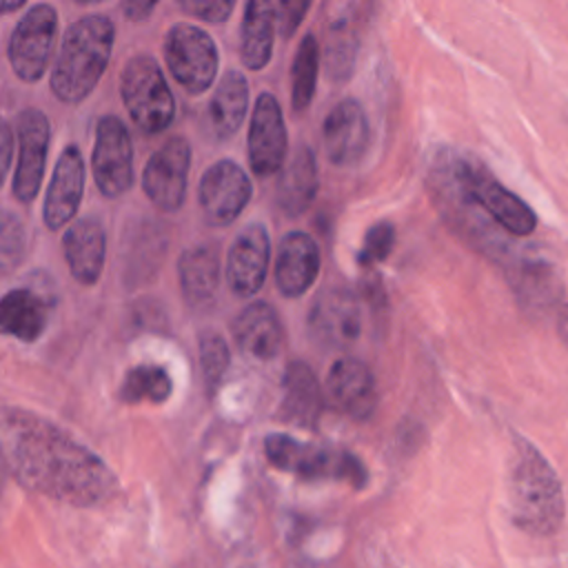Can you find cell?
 <instances>
[{"instance_id": "2", "label": "cell", "mask_w": 568, "mask_h": 568, "mask_svg": "<svg viewBox=\"0 0 568 568\" xmlns=\"http://www.w3.org/2000/svg\"><path fill=\"white\" fill-rule=\"evenodd\" d=\"M506 495L510 519L519 530L550 537L561 528L566 517L561 481L539 448L519 435L510 446Z\"/></svg>"}, {"instance_id": "15", "label": "cell", "mask_w": 568, "mask_h": 568, "mask_svg": "<svg viewBox=\"0 0 568 568\" xmlns=\"http://www.w3.org/2000/svg\"><path fill=\"white\" fill-rule=\"evenodd\" d=\"M326 399L344 417L366 422L379 402L375 375L357 357H337L326 375Z\"/></svg>"}, {"instance_id": "4", "label": "cell", "mask_w": 568, "mask_h": 568, "mask_svg": "<svg viewBox=\"0 0 568 568\" xmlns=\"http://www.w3.org/2000/svg\"><path fill=\"white\" fill-rule=\"evenodd\" d=\"M264 455L273 468L306 481H342L357 490L368 484L364 462L346 448L302 442L286 433H271L264 437Z\"/></svg>"}, {"instance_id": "25", "label": "cell", "mask_w": 568, "mask_h": 568, "mask_svg": "<svg viewBox=\"0 0 568 568\" xmlns=\"http://www.w3.org/2000/svg\"><path fill=\"white\" fill-rule=\"evenodd\" d=\"M180 291L189 306L206 308L215 302L220 288V253L213 244L186 248L178 260Z\"/></svg>"}, {"instance_id": "34", "label": "cell", "mask_w": 568, "mask_h": 568, "mask_svg": "<svg viewBox=\"0 0 568 568\" xmlns=\"http://www.w3.org/2000/svg\"><path fill=\"white\" fill-rule=\"evenodd\" d=\"M395 246V226L386 220L373 224L362 242V248L357 253L359 266H375L384 262Z\"/></svg>"}, {"instance_id": "40", "label": "cell", "mask_w": 568, "mask_h": 568, "mask_svg": "<svg viewBox=\"0 0 568 568\" xmlns=\"http://www.w3.org/2000/svg\"><path fill=\"white\" fill-rule=\"evenodd\" d=\"M7 475H9V466H7V457H4V448H2V442H0V493L4 488V481H7Z\"/></svg>"}, {"instance_id": "12", "label": "cell", "mask_w": 568, "mask_h": 568, "mask_svg": "<svg viewBox=\"0 0 568 568\" xmlns=\"http://www.w3.org/2000/svg\"><path fill=\"white\" fill-rule=\"evenodd\" d=\"M251 195V178L237 162L229 158L213 162L200 178L197 202L202 209V217L211 226L233 224L246 209Z\"/></svg>"}, {"instance_id": "29", "label": "cell", "mask_w": 568, "mask_h": 568, "mask_svg": "<svg viewBox=\"0 0 568 568\" xmlns=\"http://www.w3.org/2000/svg\"><path fill=\"white\" fill-rule=\"evenodd\" d=\"M342 11L344 13L333 16L324 47V67L328 78L335 82L351 78L359 49V31L355 16L348 13L351 7H344Z\"/></svg>"}, {"instance_id": "37", "label": "cell", "mask_w": 568, "mask_h": 568, "mask_svg": "<svg viewBox=\"0 0 568 568\" xmlns=\"http://www.w3.org/2000/svg\"><path fill=\"white\" fill-rule=\"evenodd\" d=\"M11 155H13V133L9 122L0 115V186L9 173Z\"/></svg>"}, {"instance_id": "22", "label": "cell", "mask_w": 568, "mask_h": 568, "mask_svg": "<svg viewBox=\"0 0 568 568\" xmlns=\"http://www.w3.org/2000/svg\"><path fill=\"white\" fill-rule=\"evenodd\" d=\"M62 253L75 282L93 286L106 260V233L95 217L75 220L62 235Z\"/></svg>"}, {"instance_id": "16", "label": "cell", "mask_w": 568, "mask_h": 568, "mask_svg": "<svg viewBox=\"0 0 568 568\" xmlns=\"http://www.w3.org/2000/svg\"><path fill=\"white\" fill-rule=\"evenodd\" d=\"M271 237L264 224H246L226 253V284L237 297H253L268 273Z\"/></svg>"}, {"instance_id": "3", "label": "cell", "mask_w": 568, "mask_h": 568, "mask_svg": "<svg viewBox=\"0 0 568 568\" xmlns=\"http://www.w3.org/2000/svg\"><path fill=\"white\" fill-rule=\"evenodd\" d=\"M113 42L115 27L104 13H89L71 22L51 69L53 95L64 104L89 98L109 64Z\"/></svg>"}, {"instance_id": "18", "label": "cell", "mask_w": 568, "mask_h": 568, "mask_svg": "<svg viewBox=\"0 0 568 568\" xmlns=\"http://www.w3.org/2000/svg\"><path fill=\"white\" fill-rule=\"evenodd\" d=\"M84 158L75 144L64 146L47 186L42 220L49 231H58L73 220L84 193Z\"/></svg>"}, {"instance_id": "36", "label": "cell", "mask_w": 568, "mask_h": 568, "mask_svg": "<svg viewBox=\"0 0 568 568\" xmlns=\"http://www.w3.org/2000/svg\"><path fill=\"white\" fill-rule=\"evenodd\" d=\"M308 9H311V2H306V0L275 2V27L280 29V36L291 38L297 31V27L304 20Z\"/></svg>"}, {"instance_id": "13", "label": "cell", "mask_w": 568, "mask_h": 568, "mask_svg": "<svg viewBox=\"0 0 568 568\" xmlns=\"http://www.w3.org/2000/svg\"><path fill=\"white\" fill-rule=\"evenodd\" d=\"M288 135L277 98L260 93L248 124V164L257 178H271L284 169Z\"/></svg>"}, {"instance_id": "9", "label": "cell", "mask_w": 568, "mask_h": 568, "mask_svg": "<svg viewBox=\"0 0 568 568\" xmlns=\"http://www.w3.org/2000/svg\"><path fill=\"white\" fill-rule=\"evenodd\" d=\"M91 169L95 186L109 200L122 197L133 184V142L126 124L115 115H102L95 124Z\"/></svg>"}, {"instance_id": "39", "label": "cell", "mask_w": 568, "mask_h": 568, "mask_svg": "<svg viewBox=\"0 0 568 568\" xmlns=\"http://www.w3.org/2000/svg\"><path fill=\"white\" fill-rule=\"evenodd\" d=\"M557 333H559L561 344L568 348V302L559 306V313H557Z\"/></svg>"}, {"instance_id": "32", "label": "cell", "mask_w": 568, "mask_h": 568, "mask_svg": "<svg viewBox=\"0 0 568 568\" xmlns=\"http://www.w3.org/2000/svg\"><path fill=\"white\" fill-rule=\"evenodd\" d=\"M200 366H202V379L204 386L209 390V395H213L217 390V386L222 384L229 364H231V351L226 339L217 333V331H204L200 335Z\"/></svg>"}, {"instance_id": "19", "label": "cell", "mask_w": 568, "mask_h": 568, "mask_svg": "<svg viewBox=\"0 0 568 568\" xmlns=\"http://www.w3.org/2000/svg\"><path fill=\"white\" fill-rule=\"evenodd\" d=\"M275 286L284 297H302L320 275V248L304 231H291L280 240L275 255Z\"/></svg>"}, {"instance_id": "6", "label": "cell", "mask_w": 568, "mask_h": 568, "mask_svg": "<svg viewBox=\"0 0 568 568\" xmlns=\"http://www.w3.org/2000/svg\"><path fill=\"white\" fill-rule=\"evenodd\" d=\"M120 95L131 122L149 135L162 133L175 118V98L158 60L138 53L120 73Z\"/></svg>"}, {"instance_id": "21", "label": "cell", "mask_w": 568, "mask_h": 568, "mask_svg": "<svg viewBox=\"0 0 568 568\" xmlns=\"http://www.w3.org/2000/svg\"><path fill=\"white\" fill-rule=\"evenodd\" d=\"M324 413V390L306 362H291L282 379L280 419L297 428H317Z\"/></svg>"}, {"instance_id": "28", "label": "cell", "mask_w": 568, "mask_h": 568, "mask_svg": "<svg viewBox=\"0 0 568 568\" xmlns=\"http://www.w3.org/2000/svg\"><path fill=\"white\" fill-rule=\"evenodd\" d=\"M275 36V2L251 0L244 7L240 55L246 69L262 71L273 53Z\"/></svg>"}, {"instance_id": "35", "label": "cell", "mask_w": 568, "mask_h": 568, "mask_svg": "<svg viewBox=\"0 0 568 568\" xmlns=\"http://www.w3.org/2000/svg\"><path fill=\"white\" fill-rule=\"evenodd\" d=\"M178 7L191 18H200V20L220 24V22L229 20V16L235 9V2L233 0H211V2H204V0H186L184 2L182 0V2H178Z\"/></svg>"}, {"instance_id": "38", "label": "cell", "mask_w": 568, "mask_h": 568, "mask_svg": "<svg viewBox=\"0 0 568 568\" xmlns=\"http://www.w3.org/2000/svg\"><path fill=\"white\" fill-rule=\"evenodd\" d=\"M155 4L158 2H142V0H129V2H122L120 4V9H122V13H124V18L126 20H133V22H140V20H144L153 9H155Z\"/></svg>"}, {"instance_id": "27", "label": "cell", "mask_w": 568, "mask_h": 568, "mask_svg": "<svg viewBox=\"0 0 568 568\" xmlns=\"http://www.w3.org/2000/svg\"><path fill=\"white\" fill-rule=\"evenodd\" d=\"M248 109V82L242 71L229 69L209 102V124L217 140L237 133Z\"/></svg>"}, {"instance_id": "5", "label": "cell", "mask_w": 568, "mask_h": 568, "mask_svg": "<svg viewBox=\"0 0 568 568\" xmlns=\"http://www.w3.org/2000/svg\"><path fill=\"white\" fill-rule=\"evenodd\" d=\"M446 162L455 175V180L464 186L468 197L506 233L510 235H530L537 226L535 211L510 189H506L499 180L490 175V171L475 158L464 153L444 151Z\"/></svg>"}, {"instance_id": "7", "label": "cell", "mask_w": 568, "mask_h": 568, "mask_svg": "<svg viewBox=\"0 0 568 568\" xmlns=\"http://www.w3.org/2000/svg\"><path fill=\"white\" fill-rule=\"evenodd\" d=\"M164 60L173 80L191 95L211 89L220 67L215 40L193 22H175L166 31Z\"/></svg>"}, {"instance_id": "17", "label": "cell", "mask_w": 568, "mask_h": 568, "mask_svg": "<svg viewBox=\"0 0 568 568\" xmlns=\"http://www.w3.org/2000/svg\"><path fill=\"white\" fill-rule=\"evenodd\" d=\"M322 140L326 158L335 166L357 164L371 144V124L364 106L355 98L339 100L324 118Z\"/></svg>"}, {"instance_id": "14", "label": "cell", "mask_w": 568, "mask_h": 568, "mask_svg": "<svg viewBox=\"0 0 568 568\" xmlns=\"http://www.w3.org/2000/svg\"><path fill=\"white\" fill-rule=\"evenodd\" d=\"M16 126H18V164H16L11 189L18 202L29 204L36 200L42 186L51 126H49V118L33 106H27L18 113Z\"/></svg>"}, {"instance_id": "30", "label": "cell", "mask_w": 568, "mask_h": 568, "mask_svg": "<svg viewBox=\"0 0 568 568\" xmlns=\"http://www.w3.org/2000/svg\"><path fill=\"white\" fill-rule=\"evenodd\" d=\"M173 393V379L169 371L160 364H138L126 371L122 386H120V399L124 404H164Z\"/></svg>"}, {"instance_id": "26", "label": "cell", "mask_w": 568, "mask_h": 568, "mask_svg": "<svg viewBox=\"0 0 568 568\" xmlns=\"http://www.w3.org/2000/svg\"><path fill=\"white\" fill-rule=\"evenodd\" d=\"M49 322V300L33 288H11L0 297V333L36 342Z\"/></svg>"}, {"instance_id": "33", "label": "cell", "mask_w": 568, "mask_h": 568, "mask_svg": "<svg viewBox=\"0 0 568 568\" xmlns=\"http://www.w3.org/2000/svg\"><path fill=\"white\" fill-rule=\"evenodd\" d=\"M27 253V229L22 220L0 209V277L13 273Z\"/></svg>"}, {"instance_id": "11", "label": "cell", "mask_w": 568, "mask_h": 568, "mask_svg": "<svg viewBox=\"0 0 568 568\" xmlns=\"http://www.w3.org/2000/svg\"><path fill=\"white\" fill-rule=\"evenodd\" d=\"M191 169V144L182 135H171L144 164L142 189L151 204L164 213H175L184 204Z\"/></svg>"}, {"instance_id": "1", "label": "cell", "mask_w": 568, "mask_h": 568, "mask_svg": "<svg viewBox=\"0 0 568 568\" xmlns=\"http://www.w3.org/2000/svg\"><path fill=\"white\" fill-rule=\"evenodd\" d=\"M0 442L9 473L33 493L78 508L102 506L118 493L106 462L38 413L2 408Z\"/></svg>"}, {"instance_id": "24", "label": "cell", "mask_w": 568, "mask_h": 568, "mask_svg": "<svg viewBox=\"0 0 568 568\" xmlns=\"http://www.w3.org/2000/svg\"><path fill=\"white\" fill-rule=\"evenodd\" d=\"M320 189L317 175V160L311 146L300 144L291 158V162L280 171V182L275 191V200L280 211L286 217L304 215Z\"/></svg>"}, {"instance_id": "23", "label": "cell", "mask_w": 568, "mask_h": 568, "mask_svg": "<svg viewBox=\"0 0 568 568\" xmlns=\"http://www.w3.org/2000/svg\"><path fill=\"white\" fill-rule=\"evenodd\" d=\"M504 268L517 302L530 313H544L559 302L564 288L550 264L537 257L515 255Z\"/></svg>"}, {"instance_id": "8", "label": "cell", "mask_w": 568, "mask_h": 568, "mask_svg": "<svg viewBox=\"0 0 568 568\" xmlns=\"http://www.w3.org/2000/svg\"><path fill=\"white\" fill-rule=\"evenodd\" d=\"M55 36L58 11L47 2L29 7L16 24L7 47L11 69L22 82H38L44 75L55 47Z\"/></svg>"}, {"instance_id": "41", "label": "cell", "mask_w": 568, "mask_h": 568, "mask_svg": "<svg viewBox=\"0 0 568 568\" xmlns=\"http://www.w3.org/2000/svg\"><path fill=\"white\" fill-rule=\"evenodd\" d=\"M27 4L20 0V2H0V13H13V11H20L24 9Z\"/></svg>"}, {"instance_id": "31", "label": "cell", "mask_w": 568, "mask_h": 568, "mask_svg": "<svg viewBox=\"0 0 568 568\" xmlns=\"http://www.w3.org/2000/svg\"><path fill=\"white\" fill-rule=\"evenodd\" d=\"M320 60H322L320 42L313 33H306L297 47V53L291 67V106L297 113L306 111V106L315 95Z\"/></svg>"}, {"instance_id": "20", "label": "cell", "mask_w": 568, "mask_h": 568, "mask_svg": "<svg viewBox=\"0 0 568 568\" xmlns=\"http://www.w3.org/2000/svg\"><path fill=\"white\" fill-rule=\"evenodd\" d=\"M233 337L244 357L271 362L284 348V326L275 308L266 302H251L233 322Z\"/></svg>"}, {"instance_id": "10", "label": "cell", "mask_w": 568, "mask_h": 568, "mask_svg": "<svg viewBox=\"0 0 568 568\" xmlns=\"http://www.w3.org/2000/svg\"><path fill=\"white\" fill-rule=\"evenodd\" d=\"M308 331L326 348H348L364 331V308L355 291L346 286L324 288L308 311Z\"/></svg>"}]
</instances>
